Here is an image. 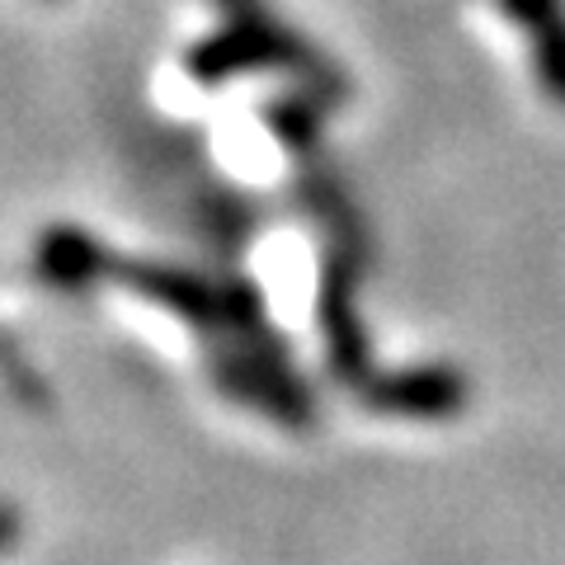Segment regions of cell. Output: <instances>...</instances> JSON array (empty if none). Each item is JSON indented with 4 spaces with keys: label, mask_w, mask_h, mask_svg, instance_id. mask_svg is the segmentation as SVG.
<instances>
[{
    "label": "cell",
    "mask_w": 565,
    "mask_h": 565,
    "mask_svg": "<svg viewBox=\"0 0 565 565\" xmlns=\"http://www.w3.org/2000/svg\"><path fill=\"white\" fill-rule=\"evenodd\" d=\"M353 392H359L367 415L444 424L467 411L471 382L457 363H411V367H373Z\"/></svg>",
    "instance_id": "cell-4"
},
{
    "label": "cell",
    "mask_w": 565,
    "mask_h": 565,
    "mask_svg": "<svg viewBox=\"0 0 565 565\" xmlns=\"http://www.w3.org/2000/svg\"><path fill=\"white\" fill-rule=\"evenodd\" d=\"M20 533H24V519H20V509L0 500V552H10V546L20 542Z\"/></svg>",
    "instance_id": "cell-10"
},
{
    "label": "cell",
    "mask_w": 565,
    "mask_h": 565,
    "mask_svg": "<svg viewBox=\"0 0 565 565\" xmlns=\"http://www.w3.org/2000/svg\"><path fill=\"white\" fill-rule=\"evenodd\" d=\"M114 278L132 297H141L147 307L166 311L203 334H212L222 321V278H207V274L184 269V264H170V259H118Z\"/></svg>",
    "instance_id": "cell-5"
},
{
    "label": "cell",
    "mask_w": 565,
    "mask_h": 565,
    "mask_svg": "<svg viewBox=\"0 0 565 565\" xmlns=\"http://www.w3.org/2000/svg\"><path fill=\"white\" fill-rule=\"evenodd\" d=\"M527 43H533V76L542 85V95L565 109V14L533 29Z\"/></svg>",
    "instance_id": "cell-8"
},
{
    "label": "cell",
    "mask_w": 565,
    "mask_h": 565,
    "mask_svg": "<svg viewBox=\"0 0 565 565\" xmlns=\"http://www.w3.org/2000/svg\"><path fill=\"white\" fill-rule=\"evenodd\" d=\"M494 6H500L523 33H533V29H542L546 20L565 14V0H494Z\"/></svg>",
    "instance_id": "cell-9"
},
{
    "label": "cell",
    "mask_w": 565,
    "mask_h": 565,
    "mask_svg": "<svg viewBox=\"0 0 565 565\" xmlns=\"http://www.w3.org/2000/svg\"><path fill=\"white\" fill-rule=\"evenodd\" d=\"M212 6L226 14V24L184 52V76L199 90H222L255 71H292L302 90H311L321 104L349 99L344 71L326 62L297 29L282 24L264 0H212Z\"/></svg>",
    "instance_id": "cell-1"
},
{
    "label": "cell",
    "mask_w": 565,
    "mask_h": 565,
    "mask_svg": "<svg viewBox=\"0 0 565 565\" xmlns=\"http://www.w3.org/2000/svg\"><path fill=\"white\" fill-rule=\"evenodd\" d=\"M114 269H118V259L109 255V245L76 222H52L39 232V241H33V278H39L47 292L81 297V292H90L95 282L114 278Z\"/></svg>",
    "instance_id": "cell-6"
},
{
    "label": "cell",
    "mask_w": 565,
    "mask_h": 565,
    "mask_svg": "<svg viewBox=\"0 0 565 565\" xmlns=\"http://www.w3.org/2000/svg\"><path fill=\"white\" fill-rule=\"evenodd\" d=\"M207 377L226 401L282 424V429L292 434L316 429V396L297 377L292 353L278 334H264V340H207Z\"/></svg>",
    "instance_id": "cell-2"
},
{
    "label": "cell",
    "mask_w": 565,
    "mask_h": 565,
    "mask_svg": "<svg viewBox=\"0 0 565 565\" xmlns=\"http://www.w3.org/2000/svg\"><path fill=\"white\" fill-rule=\"evenodd\" d=\"M367 274V264L359 255H349L344 245H326L321 278H316V326H321L326 363L334 382L359 386L373 373V349H367V330L359 316V278Z\"/></svg>",
    "instance_id": "cell-3"
},
{
    "label": "cell",
    "mask_w": 565,
    "mask_h": 565,
    "mask_svg": "<svg viewBox=\"0 0 565 565\" xmlns=\"http://www.w3.org/2000/svg\"><path fill=\"white\" fill-rule=\"evenodd\" d=\"M259 122L269 128V137L278 141L282 151L302 156L311 161L321 151V128H326V104L316 99L311 90H292V95H274L264 99L259 109Z\"/></svg>",
    "instance_id": "cell-7"
}]
</instances>
